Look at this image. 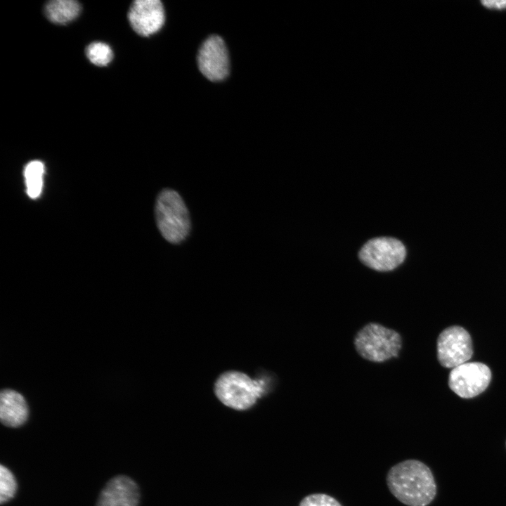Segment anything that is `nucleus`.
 <instances>
[{"label": "nucleus", "instance_id": "obj_1", "mask_svg": "<svg viewBox=\"0 0 506 506\" xmlns=\"http://www.w3.org/2000/svg\"><path fill=\"white\" fill-rule=\"evenodd\" d=\"M386 481L391 493L407 506H427L436 495L432 470L417 460L396 464L388 471Z\"/></svg>", "mask_w": 506, "mask_h": 506}, {"label": "nucleus", "instance_id": "obj_2", "mask_svg": "<svg viewBox=\"0 0 506 506\" xmlns=\"http://www.w3.org/2000/svg\"><path fill=\"white\" fill-rule=\"evenodd\" d=\"M155 215L157 228L168 242L179 244L188 236L190 231L189 213L176 191L166 188L159 193Z\"/></svg>", "mask_w": 506, "mask_h": 506}, {"label": "nucleus", "instance_id": "obj_3", "mask_svg": "<svg viewBox=\"0 0 506 506\" xmlns=\"http://www.w3.org/2000/svg\"><path fill=\"white\" fill-rule=\"evenodd\" d=\"M354 346L363 358L382 363L398 357L402 339L396 331L377 323H370L356 333Z\"/></svg>", "mask_w": 506, "mask_h": 506}, {"label": "nucleus", "instance_id": "obj_4", "mask_svg": "<svg viewBox=\"0 0 506 506\" xmlns=\"http://www.w3.org/2000/svg\"><path fill=\"white\" fill-rule=\"evenodd\" d=\"M264 382L253 380L238 371L223 373L216 381L214 391L225 406L238 410L252 407L265 392Z\"/></svg>", "mask_w": 506, "mask_h": 506}, {"label": "nucleus", "instance_id": "obj_5", "mask_svg": "<svg viewBox=\"0 0 506 506\" xmlns=\"http://www.w3.org/2000/svg\"><path fill=\"white\" fill-rule=\"evenodd\" d=\"M406 247L397 239L381 237L368 241L359 252L361 261L367 266L379 271L396 268L405 259Z\"/></svg>", "mask_w": 506, "mask_h": 506}, {"label": "nucleus", "instance_id": "obj_6", "mask_svg": "<svg viewBox=\"0 0 506 506\" xmlns=\"http://www.w3.org/2000/svg\"><path fill=\"white\" fill-rule=\"evenodd\" d=\"M436 351L441 366L447 368L457 367L466 363L473 355L471 336L461 326L448 327L437 338Z\"/></svg>", "mask_w": 506, "mask_h": 506}, {"label": "nucleus", "instance_id": "obj_7", "mask_svg": "<svg viewBox=\"0 0 506 506\" xmlns=\"http://www.w3.org/2000/svg\"><path fill=\"white\" fill-rule=\"evenodd\" d=\"M492 377L491 369L481 362H466L449 373V388L463 398H474L484 392Z\"/></svg>", "mask_w": 506, "mask_h": 506}, {"label": "nucleus", "instance_id": "obj_8", "mask_svg": "<svg viewBox=\"0 0 506 506\" xmlns=\"http://www.w3.org/2000/svg\"><path fill=\"white\" fill-rule=\"evenodd\" d=\"M202 75L211 82H219L229 74L230 61L226 44L218 35H212L201 45L197 56Z\"/></svg>", "mask_w": 506, "mask_h": 506}, {"label": "nucleus", "instance_id": "obj_9", "mask_svg": "<svg viewBox=\"0 0 506 506\" xmlns=\"http://www.w3.org/2000/svg\"><path fill=\"white\" fill-rule=\"evenodd\" d=\"M128 19L139 35L149 37L157 32L165 20L164 9L159 0H136L129 10Z\"/></svg>", "mask_w": 506, "mask_h": 506}, {"label": "nucleus", "instance_id": "obj_10", "mask_svg": "<svg viewBox=\"0 0 506 506\" xmlns=\"http://www.w3.org/2000/svg\"><path fill=\"white\" fill-rule=\"evenodd\" d=\"M139 489L131 478L119 475L112 478L104 486L96 506H138Z\"/></svg>", "mask_w": 506, "mask_h": 506}, {"label": "nucleus", "instance_id": "obj_11", "mask_svg": "<svg viewBox=\"0 0 506 506\" xmlns=\"http://www.w3.org/2000/svg\"><path fill=\"white\" fill-rule=\"evenodd\" d=\"M28 406L25 398L12 389H4L0 395V419L9 427L22 426L28 418Z\"/></svg>", "mask_w": 506, "mask_h": 506}, {"label": "nucleus", "instance_id": "obj_12", "mask_svg": "<svg viewBox=\"0 0 506 506\" xmlns=\"http://www.w3.org/2000/svg\"><path fill=\"white\" fill-rule=\"evenodd\" d=\"M44 11L52 22L66 24L78 16L81 6L74 0H53L46 4Z\"/></svg>", "mask_w": 506, "mask_h": 506}, {"label": "nucleus", "instance_id": "obj_13", "mask_svg": "<svg viewBox=\"0 0 506 506\" xmlns=\"http://www.w3.org/2000/svg\"><path fill=\"white\" fill-rule=\"evenodd\" d=\"M44 165L39 160H33L27 164L24 176L27 195L32 199L39 197L43 188Z\"/></svg>", "mask_w": 506, "mask_h": 506}, {"label": "nucleus", "instance_id": "obj_14", "mask_svg": "<svg viewBox=\"0 0 506 506\" xmlns=\"http://www.w3.org/2000/svg\"><path fill=\"white\" fill-rule=\"evenodd\" d=\"M86 55L90 62L97 66H106L113 58L111 48L103 42L90 44L86 48Z\"/></svg>", "mask_w": 506, "mask_h": 506}, {"label": "nucleus", "instance_id": "obj_15", "mask_svg": "<svg viewBox=\"0 0 506 506\" xmlns=\"http://www.w3.org/2000/svg\"><path fill=\"white\" fill-rule=\"evenodd\" d=\"M17 490V483L13 473L4 465L0 467V502L11 500Z\"/></svg>", "mask_w": 506, "mask_h": 506}, {"label": "nucleus", "instance_id": "obj_16", "mask_svg": "<svg viewBox=\"0 0 506 506\" xmlns=\"http://www.w3.org/2000/svg\"><path fill=\"white\" fill-rule=\"evenodd\" d=\"M299 506H342L335 498L325 493H313L304 497Z\"/></svg>", "mask_w": 506, "mask_h": 506}, {"label": "nucleus", "instance_id": "obj_17", "mask_svg": "<svg viewBox=\"0 0 506 506\" xmlns=\"http://www.w3.org/2000/svg\"><path fill=\"white\" fill-rule=\"evenodd\" d=\"M481 3L485 7L488 8H506V0H485L482 1Z\"/></svg>", "mask_w": 506, "mask_h": 506}, {"label": "nucleus", "instance_id": "obj_18", "mask_svg": "<svg viewBox=\"0 0 506 506\" xmlns=\"http://www.w3.org/2000/svg\"><path fill=\"white\" fill-rule=\"evenodd\" d=\"M505 446H506V442H505Z\"/></svg>", "mask_w": 506, "mask_h": 506}]
</instances>
